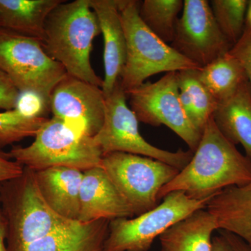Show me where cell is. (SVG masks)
I'll list each match as a JSON object with an SVG mask.
<instances>
[{"instance_id": "26", "label": "cell", "mask_w": 251, "mask_h": 251, "mask_svg": "<svg viewBox=\"0 0 251 251\" xmlns=\"http://www.w3.org/2000/svg\"><path fill=\"white\" fill-rule=\"evenodd\" d=\"M25 117L30 118L46 117L50 110L49 102L41 94L34 92H20L16 108Z\"/></svg>"}, {"instance_id": "30", "label": "cell", "mask_w": 251, "mask_h": 251, "mask_svg": "<svg viewBox=\"0 0 251 251\" xmlns=\"http://www.w3.org/2000/svg\"><path fill=\"white\" fill-rule=\"evenodd\" d=\"M220 234L224 236L226 240L230 244L231 247L233 248L235 251H251V248L242 240L241 238L237 236L230 233V232H226V231H220Z\"/></svg>"}, {"instance_id": "13", "label": "cell", "mask_w": 251, "mask_h": 251, "mask_svg": "<svg viewBox=\"0 0 251 251\" xmlns=\"http://www.w3.org/2000/svg\"><path fill=\"white\" fill-rule=\"evenodd\" d=\"M133 216V209L101 167L83 172L80 191L79 222L130 219Z\"/></svg>"}, {"instance_id": "21", "label": "cell", "mask_w": 251, "mask_h": 251, "mask_svg": "<svg viewBox=\"0 0 251 251\" xmlns=\"http://www.w3.org/2000/svg\"><path fill=\"white\" fill-rule=\"evenodd\" d=\"M176 75L183 110L193 126L202 133L219 103L200 80L198 69L180 71Z\"/></svg>"}, {"instance_id": "23", "label": "cell", "mask_w": 251, "mask_h": 251, "mask_svg": "<svg viewBox=\"0 0 251 251\" xmlns=\"http://www.w3.org/2000/svg\"><path fill=\"white\" fill-rule=\"evenodd\" d=\"M182 0H145L138 11L142 21L155 35L166 44L173 43Z\"/></svg>"}, {"instance_id": "29", "label": "cell", "mask_w": 251, "mask_h": 251, "mask_svg": "<svg viewBox=\"0 0 251 251\" xmlns=\"http://www.w3.org/2000/svg\"><path fill=\"white\" fill-rule=\"evenodd\" d=\"M24 167L0 150V184L21 176Z\"/></svg>"}, {"instance_id": "32", "label": "cell", "mask_w": 251, "mask_h": 251, "mask_svg": "<svg viewBox=\"0 0 251 251\" xmlns=\"http://www.w3.org/2000/svg\"><path fill=\"white\" fill-rule=\"evenodd\" d=\"M212 251H235L224 236H216L213 237Z\"/></svg>"}, {"instance_id": "31", "label": "cell", "mask_w": 251, "mask_h": 251, "mask_svg": "<svg viewBox=\"0 0 251 251\" xmlns=\"http://www.w3.org/2000/svg\"><path fill=\"white\" fill-rule=\"evenodd\" d=\"M7 226L0 202V251H9L6 245Z\"/></svg>"}, {"instance_id": "11", "label": "cell", "mask_w": 251, "mask_h": 251, "mask_svg": "<svg viewBox=\"0 0 251 251\" xmlns=\"http://www.w3.org/2000/svg\"><path fill=\"white\" fill-rule=\"evenodd\" d=\"M171 46L200 69L228 53L232 48L206 0L184 1Z\"/></svg>"}, {"instance_id": "20", "label": "cell", "mask_w": 251, "mask_h": 251, "mask_svg": "<svg viewBox=\"0 0 251 251\" xmlns=\"http://www.w3.org/2000/svg\"><path fill=\"white\" fill-rule=\"evenodd\" d=\"M218 228L207 209L195 211L159 237L161 251H212V234Z\"/></svg>"}, {"instance_id": "14", "label": "cell", "mask_w": 251, "mask_h": 251, "mask_svg": "<svg viewBox=\"0 0 251 251\" xmlns=\"http://www.w3.org/2000/svg\"><path fill=\"white\" fill-rule=\"evenodd\" d=\"M91 7L98 18L104 41L105 77L102 90L105 97L112 93L120 80L126 59V41L119 0H90Z\"/></svg>"}, {"instance_id": "16", "label": "cell", "mask_w": 251, "mask_h": 251, "mask_svg": "<svg viewBox=\"0 0 251 251\" xmlns=\"http://www.w3.org/2000/svg\"><path fill=\"white\" fill-rule=\"evenodd\" d=\"M206 209L220 230L237 236L251 248V181L225 188L211 198Z\"/></svg>"}, {"instance_id": "2", "label": "cell", "mask_w": 251, "mask_h": 251, "mask_svg": "<svg viewBox=\"0 0 251 251\" xmlns=\"http://www.w3.org/2000/svg\"><path fill=\"white\" fill-rule=\"evenodd\" d=\"M99 34L98 18L90 0L63 1L47 18L43 47L68 75L102 88L103 80L90 61L92 43Z\"/></svg>"}, {"instance_id": "27", "label": "cell", "mask_w": 251, "mask_h": 251, "mask_svg": "<svg viewBox=\"0 0 251 251\" xmlns=\"http://www.w3.org/2000/svg\"><path fill=\"white\" fill-rule=\"evenodd\" d=\"M229 53L240 62L247 75L251 92V30L244 28L239 41L229 50Z\"/></svg>"}, {"instance_id": "4", "label": "cell", "mask_w": 251, "mask_h": 251, "mask_svg": "<svg viewBox=\"0 0 251 251\" xmlns=\"http://www.w3.org/2000/svg\"><path fill=\"white\" fill-rule=\"evenodd\" d=\"M139 4L134 0H119L126 41V59L120 80L126 94L160 73L200 69L145 25L138 11Z\"/></svg>"}, {"instance_id": "12", "label": "cell", "mask_w": 251, "mask_h": 251, "mask_svg": "<svg viewBox=\"0 0 251 251\" xmlns=\"http://www.w3.org/2000/svg\"><path fill=\"white\" fill-rule=\"evenodd\" d=\"M105 108L101 87L68 74L54 87L50 98V110L53 117L92 138L103 125Z\"/></svg>"}, {"instance_id": "24", "label": "cell", "mask_w": 251, "mask_h": 251, "mask_svg": "<svg viewBox=\"0 0 251 251\" xmlns=\"http://www.w3.org/2000/svg\"><path fill=\"white\" fill-rule=\"evenodd\" d=\"M209 4L221 32L233 46L244 32L249 1L212 0Z\"/></svg>"}, {"instance_id": "28", "label": "cell", "mask_w": 251, "mask_h": 251, "mask_svg": "<svg viewBox=\"0 0 251 251\" xmlns=\"http://www.w3.org/2000/svg\"><path fill=\"white\" fill-rule=\"evenodd\" d=\"M20 92L9 77L0 69V109L11 110L16 108Z\"/></svg>"}, {"instance_id": "25", "label": "cell", "mask_w": 251, "mask_h": 251, "mask_svg": "<svg viewBox=\"0 0 251 251\" xmlns=\"http://www.w3.org/2000/svg\"><path fill=\"white\" fill-rule=\"evenodd\" d=\"M49 119L25 117L16 109L0 112V150L29 137H35Z\"/></svg>"}, {"instance_id": "8", "label": "cell", "mask_w": 251, "mask_h": 251, "mask_svg": "<svg viewBox=\"0 0 251 251\" xmlns=\"http://www.w3.org/2000/svg\"><path fill=\"white\" fill-rule=\"evenodd\" d=\"M210 200L198 201L175 191L151 210L130 219L112 220L105 251H148L156 237L195 211L206 209Z\"/></svg>"}, {"instance_id": "33", "label": "cell", "mask_w": 251, "mask_h": 251, "mask_svg": "<svg viewBox=\"0 0 251 251\" xmlns=\"http://www.w3.org/2000/svg\"><path fill=\"white\" fill-rule=\"evenodd\" d=\"M245 27L251 30V0L249 1V4H248Z\"/></svg>"}, {"instance_id": "15", "label": "cell", "mask_w": 251, "mask_h": 251, "mask_svg": "<svg viewBox=\"0 0 251 251\" xmlns=\"http://www.w3.org/2000/svg\"><path fill=\"white\" fill-rule=\"evenodd\" d=\"M38 186L46 202L58 215L78 221L83 172L67 167L35 171Z\"/></svg>"}, {"instance_id": "19", "label": "cell", "mask_w": 251, "mask_h": 251, "mask_svg": "<svg viewBox=\"0 0 251 251\" xmlns=\"http://www.w3.org/2000/svg\"><path fill=\"white\" fill-rule=\"evenodd\" d=\"M62 0H0V27L42 42L46 23Z\"/></svg>"}, {"instance_id": "22", "label": "cell", "mask_w": 251, "mask_h": 251, "mask_svg": "<svg viewBox=\"0 0 251 251\" xmlns=\"http://www.w3.org/2000/svg\"><path fill=\"white\" fill-rule=\"evenodd\" d=\"M198 77L219 104L232 97L248 80L242 64L229 52L198 69Z\"/></svg>"}, {"instance_id": "17", "label": "cell", "mask_w": 251, "mask_h": 251, "mask_svg": "<svg viewBox=\"0 0 251 251\" xmlns=\"http://www.w3.org/2000/svg\"><path fill=\"white\" fill-rule=\"evenodd\" d=\"M110 221H79L18 251H105Z\"/></svg>"}, {"instance_id": "18", "label": "cell", "mask_w": 251, "mask_h": 251, "mask_svg": "<svg viewBox=\"0 0 251 251\" xmlns=\"http://www.w3.org/2000/svg\"><path fill=\"white\" fill-rule=\"evenodd\" d=\"M213 120L230 143L242 145L251 163V92L248 80L232 97L219 104Z\"/></svg>"}, {"instance_id": "6", "label": "cell", "mask_w": 251, "mask_h": 251, "mask_svg": "<svg viewBox=\"0 0 251 251\" xmlns=\"http://www.w3.org/2000/svg\"><path fill=\"white\" fill-rule=\"evenodd\" d=\"M127 94L120 80L112 93L105 97L103 125L95 136L94 143L103 155L124 152L149 157L167 163L181 171L193 156L191 150L169 151L148 143L140 134L139 120L126 103Z\"/></svg>"}, {"instance_id": "9", "label": "cell", "mask_w": 251, "mask_h": 251, "mask_svg": "<svg viewBox=\"0 0 251 251\" xmlns=\"http://www.w3.org/2000/svg\"><path fill=\"white\" fill-rule=\"evenodd\" d=\"M100 167L135 216L158 206L160 191L179 173L175 167L158 160L124 152L104 155Z\"/></svg>"}, {"instance_id": "10", "label": "cell", "mask_w": 251, "mask_h": 251, "mask_svg": "<svg viewBox=\"0 0 251 251\" xmlns=\"http://www.w3.org/2000/svg\"><path fill=\"white\" fill-rule=\"evenodd\" d=\"M176 73H167L155 82H145L128 92L127 97L139 122L153 126H166L194 153L202 133L193 126L181 106Z\"/></svg>"}, {"instance_id": "7", "label": "cell", "mask_w": 251, "mask_h": 251, "mask_svg": "<svg viewBox=\"0 0 251 251\" xmlns=\"http://www.w3.org/2000/svg\"><path fill=\"white\" fill-rule=\"evenodd\" d=\"M0 69L20 92L41 94L49 103L51 94L67 75L46 53L42 42L0 27Z\"/></svg>"}, {"instance_id": "1", "label": "cell", "mask_w": 251, "mask_h": 251, "mask_svg": "<svg viewBox=\"0 0 251 251\" xmlns=\"http://www.w3.org/2000/svg\"><path fill=\"white\" fill-rule=\"evenodd\" d=\"M251 181V163L220 131L212 118L202 130L191 161L159 193L181 191L198 201L211 199L225 188Z\"/></svg>"}, {"instance_id": "5", "label": "cell", "mask_w": 251, "mask_h": 251, "mask_svg": "<svg viewBox=\"0 0 251 251\" xmlns=\"http://www.w3.org/2000/svg\"><path fill=\"white\" fill-rule=\"evenodd\" d=\"M35 139L25 148L14 147L9 154L34 171L67 167L82 172L100 167L103 153L93 138L77 133L52 117L41 127Z\"/></svg>"}, {"instance_id": "3", "label": "cell", "mask_w": 251, "mask_h": 251, "mask_svg": "<svg viewBox=\"0 0 251 251\" xmlns=\"http://www.w3.org/2000/svg\"><path fill=\"white\" fill-rule=\"evenodd\" d=\"M0 202L7 226L9 251L21 250L76 222L51 209L41 194L35 171L25 167L21 176L0 184Z\"/></svg>"}]
</instances>
